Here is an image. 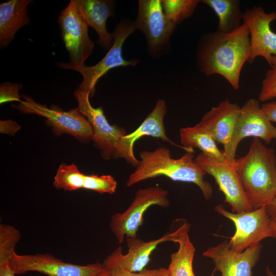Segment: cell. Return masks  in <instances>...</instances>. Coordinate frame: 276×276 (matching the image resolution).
Instances as JSON below:
<instances>
[{
	"label": "cell",
	"mask_w": 276,
	"mask_h": 276,
	"mask_svg": "<svg viewBox=\"0 0 276 276\" xmlns=\"http://www.w3.org/2000/svg\"><path fill=\"white\" fill-rule=\"evenodd\" d=\"M21 98L24 101L13 107L23 113L36 114L45 118L55 134H69L82 142L91 140L90 124L78 108L65 111L56 106L48 108L27 96L22 95Z\"/></svg>",
	"instance_id": "obj_10"
},
{
	"label": "cell",
	"mask_w": 276,
	"mask_h": 276,
	"mask_svg": "<svg viewBox=\"0 0 276 276\" xmlns=\"http://www.w3.org/2000/svg\"><path fill=\"white\" fill-rule=\"evenodd\" d=\"M272 237L276 239V219H271Z\"/></svg>",
	"instance_id": "obj_35"
},
{
	"label": "cell",
	"mask_w": 276,
	"mask_h": 276,
	"mask_svg": "<svg viewBox=\"0 0 276 276\" xmlns=\"http://www.w3.org/2000/svg\"><path fill=\"white\" fill-rule=\"evenodd\" d=\"M9 263L0 264V276H15Z\"/></svg>",
	"instance_id": "obj_33"
},
{
	"label": "cell",
	"mask_w": 276,
	"mask_h": 276,
	"mask_svg": "<svg viewBox=\"0 0 276 276\" xmlns=\"http://www.w3.org/2000/svg\"><path fill=\"white\" fill-rule=\"evenodd\" d=\"M214 210L234 223L235 232L228 243L236 251L242 252L262 240L272 237L271 218L265 206L248 212L233 213L227 211L220 204Z\"/></svg>",
	"instance_id": "obj_8"
},
{
	"label": "cell",
	"mask_w": 276,
	"mask_h": 276,
	"mask_svg": "<svg viewBox=\"0 0 276 276\" xmlns=\"http://www.w3.org/2000/svg\"><path fill=\"white\" fill-rule=\"evenodd\" d=\"M21 127L12 120H3L0 121V132L14 135L15 133L20 129Z\"/></svg>",
	"instance_id": "obj_31"
},
{
	"label": "cell",
	"mask_w": 276,
	"mask_h": 276,
	"mask_svg": "<svg viewBox=\"0 0 276 276\" xmlns=\"http://www.w3.org/2000/svg\"><path fill=\"white\" fill-rule=\"evenodd\" d=\"M247 137L261 139L267 144L273 139L276 140V127L271 124L259 101L255 99H249L241 107L231 140L223 146L226 162L234 163L239 144Z\"/></svg>",
	"instance_id": "obj_7"
},
{
	"label": "cell",
	"mask_w": 276,
	"mask_h": 276,
	"mask_svg": "<svg viewBox=\"0 0 276 276\" xmlns=\"http://www.w3.org/2000/svg\"><path fill=\"white\" fill-rule=\"evenodd\" d=\"M200 2L199 0H162L165 15L176 26L193 15Z\"/></svg>",
	"instance_id": "obj_25"
},
{
	"label": "cell",
	"mask_w": 276,
	"mask_h": 276,
	"mask_svg": "<svg viewBox=\"0 0 276 276\" xmlns=\"http://www.w3.org/2000/svg\"><path fill=\"white\" fill-rule=\"evenodd\" d=\"M58 21L61 37L69 55L70 62L76 65L85 64L93 53L95 43L89 36V26L74 0H71L61 12Z\"/></svg>",
	"instance_id": "obj_12"
},
{
	"label": "cell",
	"mask_w": 276,
	"mask_h": 276,
	"mask_svg": "<svg viewBox=\"0 0 276 276\" xmlns=\"http://www.w3.org/2000/svg\"><path fill=\"white\" fill-rule=\"evenodd\" d=\"M262 249V245L259 243L237 252L225 240L209 247L202 255L213 261L214 271H219L220 276H252V269L258 263Z\"/></svg>",
	"instance_id": "obj_16"
},
{
	"label": "cell",
	"mask_w": 276,
	"mask_h": 276,
	"mask_svg": "<svg viewBox=\"0 0 276 276\" xmlns=\"http://www.w3.org/2000/svg\"><path fill=\"white\" fill-rule=\"evenodd\" d=\"M171 233L159 238L145 241L136 238H126L128 251L122 252L121 246L116 248L104 261V267L117 266L124 270L138 272L143 270L149 262L153 251L158 245L170 241Z\"/></svg>",
	"instance_id": "obj_17"
},
{
	"label": "cell",
	"mask_w": 276,
	"mask_h": 276,
	"mask_svg": "<svg viewBox=\"0 0 276 276\" xmlns=\"http://www.w3.org/2000/svg\"><path fill=\"white\" fill-rule=\"evenodd\" d=\"M195 161L206 174L213 177L219 190L224 195V202L231 206L232 212L240 213L254 210L233 164L220 162L202 152L196 156Z\"/></svg>",
	"instance_id": "obj_11"
},
{
	"label": "cell",
	"mask_w": 276,
	"mask_h": 276,
	"mask_svg": "<svg viewBox=\"0 0 276 276\" xmlns=\"http://www.w3.org/2000/svg\"><path fill=\"white\" fill-rule=\"evenodd\" d=\"M265 272L267 276H276L270 269L269 266H267L265 269Z\"/></svg>",
	"instance_id": "obj_37"
},
{
	"label": "cell",
	"mask_w": 276,
	"mask_h": 276,
	"mask_svg": "<svg viewBox=\"0 0 276 276\" xmlns=\"http://www.w3.org/2000/svg\"><path fill=\"white\" fill-rule=\"evenodd\" d=\"M233 164L252 209L267 206L276 196L274 150L253 137L246 154Z\"/></svg>",
	"instance_id": "obj_3"
},
{
	"label": "cell",
	"mask_w": 276,
	"mask_h": 276,
	"mask_svg": "<svg viewBox=\"0 0 276 276\" xmlns=\"http://www.w3.org/2000/svg\"><path fill=\"white\" fill-rule=\"evenodd\" d=\"M20 239V233L15 227L0 224V264L9 263L16 253L15 246Z\"/></svg>",
	"instance_id": "obj_26"
},
{
	"label": "cell",
	"mask_w": 276,
	"mask_h": 276,
	"mask_svg": "<svg viewBox=\"0 0 276 276\" xmlns=\"http://www.w3.org/2000/svg\"><path fill=\"white\" fill-rule=\"evenodd\" d=\"M179 220L180 223L171 233L170 239L178 244V248L171 255L167 270L169 276H195L193 268L195 248L189 234L191 225L185 219Z\"/></svg>",
	"instance_id": "obj_20"
},
{
	"label": "cell",
	"mask_w": 276,
	"mask_h": 276,
	"mask_svg": "<svg viewBox=\"0 0 276 276\" xmlns=\"http://www.w3.org/2000/svg\"><path fill=\"white\" fill-rule=\"evenodd\" d=\"M276 97V56L271 58V65L261 83L259 100L265 102Z\"/></svg>",
	"instance_id": "obj_28"
},
{
	"label": "cell",
	"mask_w": 276,
	"mask_h": 276,
	"mask_svg": "<svg viewBox=\"0 0 276 276\" xmlns=\"http://www.w3.org/2000/svg\"><path fill=\"white\" fill-rule=\"evenodd\" d=\"M167 111V106L164 100H159L152 111L139 127L132 132L121 137L117 142L115 145L116 152L113 158H123L136 168L140 163V160L134 155V145L137 140L145 136L160 139L186 152H195L193 149L178 145L167 136L164 123Z\"/></svg>",
	"instance_id": "obj_15"
},
{
	"label": "cell",
	"mask_w": 276,
	"mask_h": 276,
	"mask_svg": "<svg viewBox=\"0 0 276 276\" xmlns=\"http://www.w3.org/2000/svg\"><path fill=\"white\" fill-rule=\"evenodd\" d=\"M159 276H169L167 269L165 268H159Z\"/></svg>",
	"instance_id": "obj_36"
},
{
	"label": "cell",
	"mask_w": 276,
	"mask_h": 276,
	"mask_svg": "<svg viewBox=\"0 0 276 276\" xmlns=\"http://www.w3.org/2000/svg\"><path fill=\"white\" fill-rule=\"evenodd\" d=\"M74 96L78 102L80 112L87 119L92 128L91 140L105 159L114 157L115 145L120 139L126 134L124 128L110 125L104 114L101 107H93L89 102L90 94L76 89Z\"/></svg>",
	"instance_id": "obj_14"
},
{
	"label": "cell",
	"mask_w": 276,
	"mask_h": 276,
	"mask_svg": "<svg viewBox=\"0 0 276 276\" xmlns=\"http://www.w3.org/2000/svg\"><path fill=\"white\" fill-rule=\"evenodd\" d=\"M107 269L110 276H159V269H147L143 270L134 272L124 270L117 266H109L104 267Z\"/></svg>",
	"instance_id": "obj_30"
},
{
	"label": "cell",
	"mask_w": 276,
	"mask_h": 276,
	"mask_svg": "<svg viewBox=\"0 0 276 276\" xmlns=\"http://www.w3.org/2000/svg\"><path fill=\"white\" fill-rule=\"evenodd\" d=\"M265 208L270 217L276 219V196Z\"/></svg>",
	"instance_id": "obj_34"
},
{
	"label": "cell",
	"mask_w": 276,
	"mask_h": 276,
	"mask_svg": "<svg viewBox=\"0 0 276 276\" xmlns=\"http://www.w3.org/2000/svg\"><path fill=\"white\" fill-rule=\"evenodd\" d=\"M22 87L23 85L18 83H2L0 85V103L2 104L12 101L20 102L21 97L19 91Z\"/></svg>",
	"instance_id": "obj_29"
},
{
	"label": "cell",
	"mask_w": 276,
	"mask_h": 276,
	"mask_svg": "<svg viewBox=\"0 0 276 276\" xmlns=\"http://www.w3.org/2000/svg\"><path fill=\"white\" fill-rule=\"evenodd\" d=\"M134 22L145 36L150 56L158 58L166 53L177 26L165 15L162 0H139Z\"/></svg>",
	"instance_id": "obj_6"
},
{
	"label": "cell",
	"mask_w": 276,
	"mask_h": 276,
	"mask_svg": "<svg viewBox=\"0 0 276 276\" xmlns=\"http://www.w3.org/2000/svg\"><path fill=\"white\" fill-rule=\"evenodd\" d=\"M136 30L134 22L130 20H123L118 23L112 33L113 43L111 48L95 65H76L70 62H60L57 65L60 68L74 70L81 74L83 79L77 89L87 92L93 97L98 81L109 70L120 66H134L139 62L137 59L126 60L122 55L125 41Z\"/></svg>",
	"instance_id": "obj_4"
},
{
	"label": "cell",
	"mask_w": 276,
	"mask_h": 276,
	"mask_svg": "<svg viewBox=\"0 0 276 276\" xmlns=\"http://www.w3.org/2000/svg\"><path fill=\"white\" fill-rule=\"evenodd\" d=\"M80 14L99 36L98 44L108 51L113 43L112 33L106 28L108 18L112 16L114 2L111 0H74Z\"/></svg>",
	"instance_id": "obj_18"
},
{
	"label": "cell",
	"mask_w": 276,
	"mask_h": 276,
	"mask_svg": "<svg viewBox=\"0 0 276 276\" xmlns=\"http://www.w3.org/2000/svg\"><path fill=\"white\" fill-rule=\"evenodd\" d=\"M170 204L168 192L162 188L154 186L139 189L125 211L112 215L110 229L119 243H122L126 238H136L143 224L144 214L150 206L167 208Z\"/></svg>",
	"instance_id": "obj_5"
},
{
	"label": "cell",
	"mask_w": 276,
	"mask_h": 276,
	"mask_svg": "<svg viewBox=\"0 0 276 276\" xmlns=\"http://www.w3.org/2000/svg\"><path fill=\"white\" fill-rule=\"evenodd\" d=\"M240 109L237 104L223 100L206 112L199 123L211 133L216 143L224 146L231 140Z\"/></svg>",
	"instance_id": "obj_19"
},
{
	"label": "cell",
	"mask_w": 276,
	"mask_h": 276,
	"mask_svg": "<svg viewBox=\"0 0 276 276\" xmlns=\"http://www.w3.org/2000/svg\"><path fill=\"white\" fill-rule=\"evenodd\" d=\"M210 7L218 19L217 31L229 33L238 28L243 22V12L239 0H202Z\"/></svg>",
	"instance_id": "obj_23"
},
{
	"label": "cell",
	"mask_w": 276,
	"mask_h": 276,
	"mask_svg": "<svg viewBox=\"0 0 276 276\" xmlns=\"http://www.w3.org/2000/svg\"><path fill=\"white\" fill-rule=\"evenodd\" d=\"M85 175L77 166L62 163L59 167L54 177L53 185L56 189L75 191L83 189Z\"/></svg>",
	"instance_id": "obj_24"
},
{
	"label": "cell",
	"mask_w": 276,
	"mask_h": 276,
	"mask_svg": "<svg viewBox=\"0 0 276 276\" xmlns=\"http://www.w3.org/2000/svg\"><path fill=\"white\" fill-rule=\"evenodd\" d=\"M98 276H110L109 271L104 268V270Z\"/></svg>",
	"instance_id": "obj_38"
},
{
	"label": "cell",
	"mask_w": 276,
	"mask_h": 276,
	"mask_svg": "<svg viewBox=\"0 0 276 276\" xmlns=\"http://www.w3.org/2000/svg\"><path fill=\"white\" fill-rule=\"evenodd\" d=\"M117 187V182L110 175H85L83 189L101 193L113 194Z\"/></svg>",
	"instance_id": "obj_27"
},
{
	"label": "cell",
	"mask_w": 276,
	"mask_h": 276,
	"mask_svg": "<svg viewBox=\"0 0 276 276\" xmlns=\"http://www.w3.org/2000/svg\"><path fill=\"white\" fill-rule=\"evenodd\" d=\"M250 50V36L247 25L242 24L229 33L216 31L202 35L196 52V63L206 76H222L232 88L238 89L242 67Z\"/></svg>",
	"instance_id": "obj_1"
},
{
	"label": "cell",
	"mask_w": 276,
	"mask_h": 276,
	"mask_svg": "<svg viewBox=\"0 0 276 276\" xmlns=\"http://www.w3.org/2000/svg\"><path fill=\"white\" fill-rule=\"evenodd\" d=\"M275 20L276 11L267 13L261 6H255L243 12V22L247 25L250 36L248 63L262 57L271 65L272 57L276 56V33L270 27Z\"/></svg>",
	"instance_id": "obj_13"
},
{
	"label": "cell",
	"mask_w": 276,
	"mask_h": 276,
	"mask_svg": "<svg viewBox=\"0 0 276 276\" xmlns=\"http://www.w3.org/2000/svg\"><path fill=\"white\" fill-rule=\"evenodd\" d=\"M179 135L180 143L185 147L196 148L207 156L222 162L226 161L211 133L199 123L192 127L180 128Z\"/></svg>",
	"instance_id": "obj_22"
},
{
	"label": "cell",
	"mask_w": 276,
	"mask_h": 276,
	"mask_svg": "<svg viewBox=\"0 0 276 276\" xmlns=\"http://www.w3.org/2000/svg\"><path fill=\"white\" fill-rule=\"evenodd\" d=\"M261 107L269 120L276 123V101L264 103Z\"/></svg>",
	"instance_id": "obj_32"
},
{
	"label": "cell",
	"mask_w": 276,
	"mask_h": 276,
	"mask_svg": "<svg viewBox=\"0 0 276 276\" xmlns=\"http://www.w3.org/2000/svg\"><path fill=\"white\" fill-rule=\"evenodd\" d=\"M32 0H10L0 4V47H7L19 30L29 24L28 7Z\"/></svg>",
	"instance_id": "obj_21"
},
{
	"label": "cell",
	"mask_w": 276,
	"mask_h": 276,
	"mask_svg": "<svg viewBox=\"0 0 276 276\" xmlns=\"http://www.w3.org/2000/svg\"><path fill=\"white\" fill-rule=\"evenodd\" d=\"M275 275H276V273H275Z\"/></svg>",
	"instance_id": "obj_39"
},
{
	"label": "cell",
	"mask_w": 276,
	"mask_h": 276,
	"mask_svg": "<svg viewBox=\"0 0 276 276\" xmlns=\"http://www.w3.org/2000/svg\"><path fill=\"white\" fill-rule=\"evenodd\" d=\"M194 153L186 152L181 157L173 158L170 150L164 147L151 151H142L140 163L129 175L126 186L130 187L145 180L165 176L174 181L196 185L208 200L213 195V189L204 179L206 174L194 159Z\"/></svg>",
	"instance_id": "obj_2"
},
{
	"label": "cell",
	"mask_w": 276,
	"mask_h": 276,
	"mask_svg": "<svg viewBox=\"0 0 276 276\" xmlns=\"http://www.w3.org/2000/svg\"><path fill=\"white\" fill-rule=\"evenodd\" d=\"M15 274L37 272L47 276H98L104 270L103 264L85 265L65 262L49 254H15L9 262Z\"/></svg>",
	"instance_id": "obj_9"
}]
</instances>
